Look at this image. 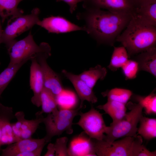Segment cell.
<instances>
[{"instance_id":"13","label":"cell","mask_w":156,"mask_h":156,"mask_svg":"<svg viewBox=\"0 0 156 156\" xmlns=\"http://www.w3.org/2000/svg\"><path fill=\"white\" fill-rule=\"evenodd\" d=\"M47 143L44 138L34 139L31 138L22 139L8 145L6 148L2 149L0 156H17L20 154L44 146Z\"/></svg>"},{"instance_id":"32","label":"cell","mask_w":156,"mask_h":156,"mask_svg":"<svg viewBox=\"0 0 156 156\" xmlns=\"http://www.w3.org/2000/svg\"><path fill=\"white\" fill-rule=\"evenodd\" d=\"M15 117L17 120L16 122L11 123L13 133L18 141L21 139V127L22 123L25 118V115L23 111H19L14 114Z\"/></svg>"},{"instance_id":"10","label":"cell","mask_w":156,"mask_h":156,"mask_svg":"<svg viewBox=\"0 0 156 156\" xmlns=\"http://www.w3.org/2000/svg\"><path fill=\"white\" fill-rule=\"evenodd\" d=\"M37 25L46 30L49 33L57 34L78 31H85L83 26H79L60 16H51L40 20Z\"/></svg>"},{"instance_id":"22","label":"cell","mask_w":156,"mask_h":156,"mask_svg":"<svg viewBox=\"0 0 156 156\" xmlns=\"http://www.w3.org/2000/svg\"><path fill=\"white\" fill-rule=\"evenodd\" d=\"M140 126L138 128V134L144 139L149 140L156 137V119L141 116L139 120Z\"/></svg>"},{"instance_id":"37","label":"cell","mask_w":156,"mask_h":156,"mask_svg":"<svg viewBox=\"0 0 156 156\" xmlns=\"http://www.w3.org/2000/svg\"><path fill=\"white\" fill-rule=\"evenodd\" d=\"M3 30L1 25V22L0 20V44L1 43V38L2 33Z\"/></svg>"},{"instance_id":"7","label":"cell","mask_w":156,"mask_h":156,"mask_svg":"<svg viewBox=\"0 0 156 156\" xmlns=\"http://www.w3.org/2000/svg\"><path fill=\"white\" fill-rule=\"evenodd\" d=\"M103 114L92 106L88 112L80 113L79 121L74 124L80 126L91 138L102 140L105 136L107 127Z\"/></svg>"},{"instance_id":"28","label":"cell","mask_w":156,"mask_h":156,"mask_svg":"<svg viewBox=\"0 0 156 156\" xmlns=\"http://www.w3.org/2000/svg\"><path fill=\"white\" fill-rule=\"evenodd\" d=\"M104 96H106L107 100H112L126 104L132 95L130 90L115 88L102 93Z\"/></svg>"},{"instance_id":"4","label":"cell","mask_w":156,"mask_h":156,"mask_svg":"<svg viewBox=\"0 0 156 156\" xmlns=\"http://www.w3.org/2000/svg\"><path fill=\"white\" fill-rule=\"evenodd\" d=\"M95 153L98 156H135L139 144L143 141L142 137L127 136L109 143L105 140L93 139Z\"/></svg>"},{"instance_id":"21","label":"cell","mask_w":156,"mask_h":156,"mask_svg":"<svg viewBox=\"0 0 156 156\" xmlns=\"http://www.w3.org/2000/svg\"><path fill=\"white\" fill-rule=\"evenodd\" d=\"M23 0H0V17L3 23L9 17L13 18L23 14V10L18 8Z\"/></svg>"},{"instance_id":"31","label":"cell","mask_w":156,"mask_h":156,"mask_svg":"<svg viewBox=\"0 0 156 156\" xmlns=\"http://www.w3.org/2000/svg\"><path fill=\"white\" fill-rule=\"evenodd\" d=\"M68 138L65 136L57 138L54 144L56 156H68L67 144Z\"/></svg>"},{"instance_id":"12","label":"cell","mask_w":156,"mask_h":156,"mask_svg":"<svg viewBox=\"0 0 156 156\" xmlns=\"http://www.w3.org/2000/svg\"><path fill=\"white\" fill-rule=\"evenodd\" d=\"M30 67V85L33 92L31 99L32 103L37 107L41 106V95L44 88L42 72L35 56L31 59Z\"/></svg>"},{"instance_id":"11","label":"cell","mask_w":156,"mask_h":156,"mask_svg":"<svg viewBox=\"0 0 156 156\" xmlns=\"http://www.w3.org/2000/svg\"><path fill=\"white\" fill-rule=\"evenodd\" d=\"M73 121L57 118L51 113L48 114L43 118L42 122L45 126L46 134L44 138L46 142L48 143L53 137L60 135L64 132L69 134L72 133Z\"/></svg>"},{"instance_id":"14","label":"cell","mask_w":156,"mask_h":156,"mask_svg":"<svg viewBox=\"0 0 156 156\" xmlns=\"http://www.w3.org/2000/svg\"><path fill=\"white\" fill-rule=\"evenodd\" d=\"M68 148V156H97L92 139L84 131L74 137Z\"/></svg>"},{"instance_id":"8","label":"cell","mask_w":156,"mask_h":156,"mask_svg":"<svg viewBox=\"0 0 156 156\" xmlns=\"http://www.w3.org/2000/svg\"><path fill=\"white\" fill-rule=\"evenodd\" d=\"M51 47L37 53L35 57L41 68L43 77L44 88L55 97L64 89L59 75L49 66L47 60L51 55Z\"/></svg>"},{"instance_id":"24","label":"cell","mask_w":156,"mask_h":156,"mask_svg":"<svg viewBox=\"0 0 156 156\" xmlns=\"http://www.w3.org/2000/svg\"><path fill=\"white\" fill-rule=\"evenodd\" d=\"M28 61L24 60L14 64H8L7 67L0 73V97L18 70Z\"/></svg>"},{"instance_id":"33","label":"cell","mask_w":156,"mask_h":156,"mask_svg":"<svg viewBox=\"0 0 156 156\" xmlns=\"http://www.w3.org/2000/svg\"><path fill=\"white\" fill-rule=\"evenodd\" d=\"M57 2L64 1L67 3L69 6L70 13H73L76 10L78 3L80 0H56Z\"/></svg>"},{"instance_id":"36","label":"cell","mask_w":156,"mask_h":156,"mask_svg":"<svg viewBox=\"0 0 156 156\" xmlns=\"http://www.w3.org/2000/svg\"><path fill=\"white\" fill-rule=\"evenodd\" d=\"M2 125V119L1 116V112L0 110V148L1 146V128Z\"/></svg>"},{"instance_id":"9","label":"cell","mask_w":156,"mask_h":156,"mask_svg":"<svg viewBox=\"0 0 156 156\" xmlns=\"http://www.w3.org/2000/svg\"><path fill=\"white\" fill-rule=\"evenodd\" d=\"M84 8L103 9L112 12L132 14L136 7L134 0H80Z\"/></svg>"},{"instance_id":"27","label":"cell","mask_w":156,"mask_h":156,"mask_svg":"<svg viewBox=\"0 0 156 156\" xmlns=\"http://www.w3.org/2000/svg\"><path fill=\"white\" fill-rule=\"evenodd\" d=\"M57 107L60 109H73L77 103L75 94L73 92L64 89L55 96Z\"/></svg>"},{"instance_id":"1","label":"cell","mask_w":156,"mask_h":156,"mask_svg":"<svg viewBox=\"0 0 156 156\" xmlns=\"http://www.w3.org/2000/svg\"><path fill=\"white\" fill-rule=\"evenodd\" d=\"M76 15L84 22L85 31L99 43L113 46L117 37L129 23L131 14L113 13L101 9H85Z\"/></svg>"},{"instance_id":"29","label":"cell","mask_w":156,"mask_h":156,"mask_svg":"<svg viewBox=\"0 0 156 156\" xmlns=\"http://www.w3.org/2000/svg\"><path fill=\"white\" fill-rule=\"evenodd\" d=\"M134 99L144 109L147 114H156V95L152 92L146 96L135 95L134 96Z\"/></svg>"},{"instance_id":"26","label":"cell","mask_w":156,"mask_h":156,"mask_svg":"<svg viewBox=\"0 0 156 156\" xmlns=\"http://www.w3.org/2000/svg\"><path fill=\"white\" fill-rule=\"evenodd\" d=\"M41 106L40 112L48 114L52 113L58 110L55 96L49 90L44 88L41 95Z\"/></svg>"},{"instance_id":"3","label":"cell","mask_w":156,"mask_h":156,"mask_svg":"<svg viewBox=\"0 0 156 156\" xmlns=\"http://www.w3.org/2000/svg\"><path fill=\"white\" fill-rule=\"evenodd\" d=\"M130 111L121 120L111 123L107 127L103 140L111 143L117 139L127 136L135 137L138 128L137 125L142 115V107L139 103L129 102L127 105Z\"/></svg>"},{"instance_id":"20","label":"cell","mask_w":156,"mask_h":156,"mask_svg":"<svg viewBox=\"0 0 156 156\" xmlns=\"http://www.w3.org/2000/svg\"><path fill=\"white\" fill-rule=\"evenodd\" d=\"M107 73V69L98 64L88 70L84 71L78 75L90 87L93 89L97 81L99 80H103Z\"/></svg>"},{"instance_id":"5","label":"cell","mask_w":156,"mask_h":156,"mask_svg":"<svg viewBox=\"0 0 156 156\" xmlns=\"http://www.w3.org/2000/svg\"><path fill=\"white\" fill-rule=\"evenodd\" d=\"M51 47L47 43L42 42L38 45L35 42L31 31L28 35L18 41L16 40L7 47L10 57L8 64L20 63L25 60H30L36 54Z\"/></svg>"},{"instance_id":"15","label":"cell","mask_w":156,"mask_h":156,"mask_svg":"<svg viewBox=\"0 0 156 156\" xmlns=\"http://www.w3.org/2000/svg\"><path fill=\"white\" fill-rule=\"evenodd\" d=\"M62 73L74 86L81 100L80 106L83 107L85 101L92 103H95L97 102V98L95 95L93 89L90 87L79 77L78 75H75L64 69L62 70Z\"/></svg>"},{"instance_id":"35","label":"cell","mask_w":156,"mask_h":156,"mask_svg":"<svg viewBox=\"0 0 156 156\" xmlns=\"http://www.w3.org/2000/svg\"><path fill=\"white\" fill-rule=\"evenodd\" d=\"M135 1L136 5L143 3H145L156 1V0H134Z\"/></svg>"},{"instance_id":"25","label":"cell","mask_w":156,"mask_h":156,"mask_svg":"<svg viewBox=\"0 0 156 156\" xmlns=\"http://www.w3.org/2000/svg\"><path fill=\"white\" fill-rule=\"evenodd\" d=\"M129 57L127 51L124 46L114 47L108 68L112 71H116L122 67L128 60Z\"/></svg>"},{"instance_id":"16","label":"cell","mask_w":156,"mask_h":156,"mask_svg":"<svg viewBox=\"0 0 156 156\" xmlns=\"http://www.w3.org/2000/svg\"><path fill=\"white\" fill-rule=\"evenodd\" d=\"M0 110L2 119L1 146L9 145L18 141L12 129L11 121L15 117L12 107L5 106L0 103Z\"/></svg>"},{"instance_id":"19","label":"cell","mask_w":156,"mask_h":156,"mask_svg":"<svg viewBox=\"0 0 156 156\" xmlns=\"http://www.w3.org/2000/svg\"><path fill=\"white\" fill-rule=\"evenodd\" d=\"M96 107L104 110L112 118L114 124L122 119L126 114V104L112 100H107L105 104L98 106Z\"/></svg>"},{"instance_id":"2","label":"cell","mask_w":156,"mask_h":156,"mask_svg":"<svg viewBox=\"0 0 156 156\" xmlns=\"http://www.w3.org/2000/svg\"><path fill=\"white\" fill-rule=\"evenodd\" d=\"M125 30L117 38L129 56L156 47V27L145 23L132 15Z\"/></svg>"},{"instance_id":"34","label":"cell","mask_w":156,"mask_h":156,"mask_svg":"<svg viewBox=\"0 0 156 156\" xmlns=\"http://www.w3.org/2000/svg\"><path fill=\"white\" fill-rule=\"evenodd\" d=\"M47 151L44 155V156H55V151L54 144L50 143L48 144L47 147Z\"/></svg>"},{"instance_id":"17","label":"cell","mask_w":156,"mask_h":156,"mask_svg":"<svg viewBox=\"0 0 156 156\" xmlns=\"http://www.w3.org/2000/svg\"><path fill=\"white\" fill-rule=\"evenodd\" d=\"M132 15L145 23L156 27V1L137 5Z\"/></svg>"},{"instance_id":"30","label":"cell","mask_w":156,"mask_h":156,"mask_svg":"<svg viewBox=\"0 0 156 156\" xmlns=\"http://www.w3.org/2000/svg\"><path fill=\"white\" fill-rule=\"evenodd\" d=\"M121 68L126 80L135 79L139 71L138 64L135 60L128 59Z\"/></svg>"},{"instance_id":"23","label":"cell","mask_w":156,"mask_h":156,"mask_svg":"<svg viewBox=\"0 0 156 156\" xmlns=\"http://www.w3.org/2000/svg\"><path fill=\"white\" fill-rule=\"evenodd\" d=\"M36 118L34 119L29 120L25 118L24 120L21 127V139L31 138L40 124L42 122L44 117L40 111L36 114Z\"/></svg>"},{"instance_id":"6","label":"cell","mask_w":156,"mask_h":156,"mask_svg":"<svg viewBox=\"0 0 156 156\" xmlns=\"http://www.w3.org/2000/svg\"><path fill=\"white\" fill-rule=\"evenodd\" d=\"M39 9L35 8L28 14H23L8 20L5 28L3 30L1 43L7 48L16 40L15 38L23 33L31 29L40 20Z\"/></svg>"},{"instance_id":"18","label":"cell","mask_w":156,"mask_h":156,"mask_svg":"<svg viewBox=\"0 0 156 156\" xmlns=\"http://www.w3.org/2000/svg\"><path fill=\"white\" fill-rule=\"evenodd\" d=\"M139 71L147 72L156 77V48L154 47L139 53L135 58Z\"/></svg>"}]
</instances>
